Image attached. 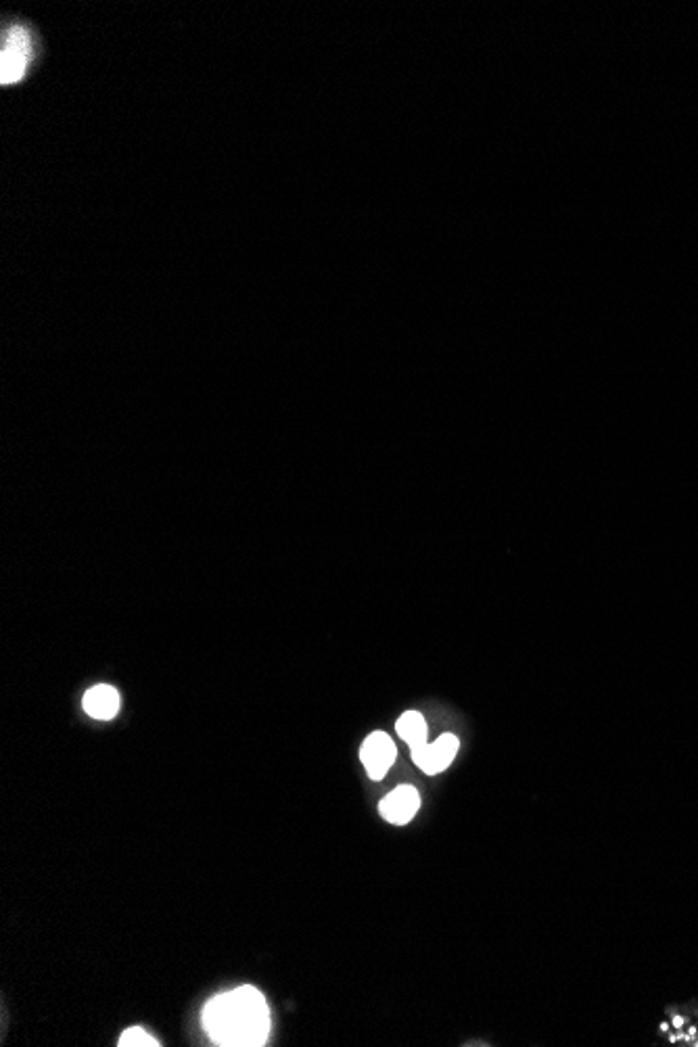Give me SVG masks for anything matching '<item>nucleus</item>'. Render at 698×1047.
I'll return each instance as SVG.
<instances>
[{
	"label": "nucleus",
	"instance_id": "f257e3e1",
	"mask_svg": "<svg viewBox=\"0 0 698 1047\" xmlns=\"http://www.w3.org/2000/svg\"><path fill=\"white\" fill-rule=\"evenodd\" d=\"M203 1025L209 1037L220 1045H264L270 1031V1010L258 989L239 987L214 997L205 1006Z\"/></svg>",
	"mask_w": 698,
	"mask_h": 1047
},
{
	"label": "nucleus",
	"instance_id": "f03ea898",
	"mask_svg": "<svg viewBox=\"0 0 698 1047\" xmlns=\"http://www.w3.org/2000/svg\"><path fill=\"white\" fill-rule=\"evenodd\" d=\"M32 61V36L28 28L11 26L0 51V82L11 84L23 78Z\"/></svg>",
	"mask_w": 698,
	"mask_h": 1047
},
{
	"label": "nucleus",
	"instance_id": "7ed1b4c3",
	"mask_svg": "<svg viewBox=\"0 0 698 1047\" xmlns=\"http://www.w3.org/2000/svg\"><path fill=\"white\" fill-rule=\"evenodd\" d=\"M460 742L454 734H441L435 742H425L421 747L410 749L414 763L429 776L444 772L454 761Z\"/></svg>",
	"mask_w": 698,
	"mask_h": 1047
},
{
	"label": "nucleus",
	"instance_id": "20e7f679",
	"mask_svg": "<svg viewBox=\"0 0 698 1047\" xmlns=\"http://www.w3.org/2000/svg\"><path fill=\"white\" fill-rule=\"evenodd\" d=\"M395 757H398V749H395V742L385 732H372L362 742L360 759L372 780H383Z\"/></svg>",
	"mask_w": 698,
	"mask_h": 1047
},
{
	"label": "nucleus",
	"instance_id": "39448f33",
	"mask_svg": "<svg viewBox=\"0 0 698 1047\" xmlns=\"http://www.w3.org/2000/svg\"><path fill=\"white\" fill-rule=\"evenodd\" d=\"M418 807H421V797H418V790L414 786H408V784L391 790V793L379 803L381 816L389 824H395V826L408 824L416 816Z\"/></svg>",
	"mask_w": 698,
	"mask_h": 1047
},
{
	"label": "nucleus",
	"instance_id": "423d86ee",
	"mask_svg": "<svg viewBox=\"0 0 698 1047\" xmlns=\"http://www.w3.org/2000/svg\"><path fill=\"white\" fill-rule=\"evenodd\" d=\"M84 711L95 719H113L120 711V692L113 686L99 684L84 694Z\"/></svg>",
	"mask_w": 698,
	"mask_h": 1047
},
{
	"label": "nucleus",
	"instance_id": "0eeeda50",
	"mask_svg": "<svg viewBox=\"0 0 698 1047\" xmlns=\"http://www.w3.org/2000/svg\"><path fill=\"white\" fill-rule=\"evenodd\" d=\"M395 730H398L404 742H408L410 749L421 747V744L427 742V721L418 711H406L395 724Z\"/></svg>",
	"mask_w": 698,
	"mask_h": 1047
},
{
	"label": "nucleus",
	"instance_id": "6e6552de",
	"mask_svg": "<svg viewBox=\"0 0 698 1047\" xmlns=\"http://www.w3.org/2000/svg\"><path fill=\"white\" fill-rule=\"evenodd\" d=\"M118 1045L120 1047H157L159 1041L155 1037H151L147 1031L138 1029V1027H132V1029L122 1033Z\"/></svg>",
	"mask_w": 698,
	"mask_h": 1047
}]
</instances>
